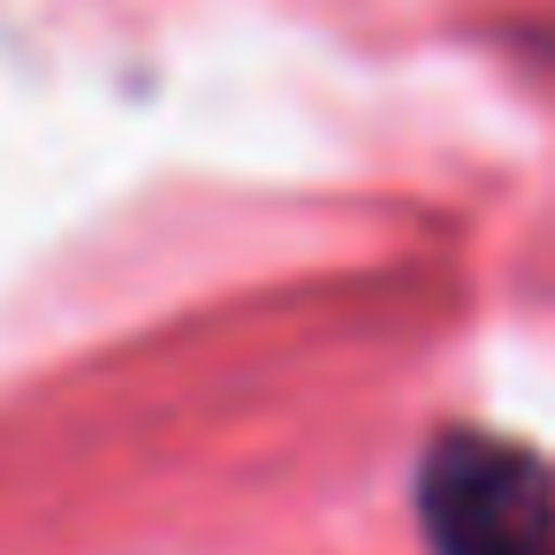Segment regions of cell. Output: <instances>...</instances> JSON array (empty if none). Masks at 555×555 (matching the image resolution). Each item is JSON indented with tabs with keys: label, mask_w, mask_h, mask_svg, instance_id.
<instances>
[{
	"label": "cell",
	"mask_w": 555,
	"mask_h": 555,
	"mask_svg": "<svg viewBox=\"0 0 555 555\" xmlns=\"http://www.w3.org/2000/svg\"><path fill=\"white\" fill-rule=\"evenodd\" d=\"M418 525L434 555H555V479L509 441L449 434L426 449Z\"/></svg>",
	"instance_id": "6da1fadb"
}]
</instances>
